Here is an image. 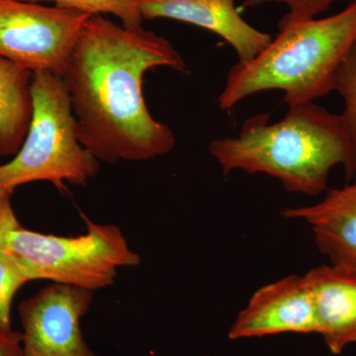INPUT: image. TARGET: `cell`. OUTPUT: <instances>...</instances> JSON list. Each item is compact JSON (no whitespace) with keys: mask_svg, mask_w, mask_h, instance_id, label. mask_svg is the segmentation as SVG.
<instances>
[{"mask_svg":"<svg viewBox=\"0 0 356 356\" xmlns=\"http://www.w3.org/2000/svg\"><path fill=\"white\" fill-rule=\"evenodd\" d=\"M236 0H136L143 19L166 18L198 26L228 42L247 63L270 43L273 37L243 20Z\"/></svg>","mask_w":356,"mask_h":356,"instance_id":"9","label":"cell"},{"mask_svg":"<svg viewBox=\"0 0 356 356\" xmlns=\"http://www.w3.org/2000/svg\"><path fill=\"white\" fill-rule=\"evenodd\" d=\"M334 90L343 98L341 116L356 145V41L337 70Z\"/></svg>","mask_w":356,"mask_h":356,"instance_id":"15","label":"cell"},{"mask_svg":"<svg viewBox=\"0 0 356 356\" xmlns=\"http://www.w3.org/2000/svg\"><path fill=\"white\" fill-rule=\"evenodd\" d=\"M83 218L88 232L79 236L46 235L21 227L9 236L6 252L31 281L51 280L92 292L112 286L118 269L139 266L140 255L129 247L120 228Z\"/></svg>","mask_w":356,"mask_h":356,"instance_id":"5","label":"cell"},{"mask_svg":"<svg viewBox=\"0 0 356 356\" xmlns=\"http://www.w3.org/2000/svg\"><path fill=\"white\" fill-rule=\"evenodd\" d=\"M22 266L9 252H0V334L13 331L11 306L16 293L29 282Z\"/></svg>","mask_w":356,"mask_h":356,"instance_id":"14","label":"cell"},{"mask_svg":"<svg viewBox=\"0 0 356 356\" xmlns=\"http://www.w3.org/2000/svg\"><path fill=\"white\" fill-rule=\"evenodd\" d=\"M0 356H24L21 332L0 334Z\"/></svg>","mask_w":356,"mask_h":356,"instance_id":"18","label":"cell"},{"mask_svg":"<svg viewBox=\"0 0 356 356\" xmlns=\"http://www.w3.org/2000/svg\"><path fill=\"white\" fill-rule=\"evenodd\" d=\"M88 14L23 0H0V57L33 72L62 74Z\"/></svg>","mask_w":356,"mask_h":356,"instance_id":"6","label":"cell"},{"mask_svg":"<svg viewBox=\"0 0 356 356\" xmlns=\"http://www.w3.org/2000/svg\"><path fill=\"white\" fill-rule=\"evenodd\" d=\"M313 296L318 334L334 355L356 343V273L322 266L304 275Z\"/></svg>","mask_w":356,"mask_h":356,"instance_id":"11","label":"cell"},{"mask_svg":"<svg viewBox=\"0 0 356 356\" xmlns=\"http://www.w3.org/2000/svg\"><path fill=\"white\" fill-rule=\"evenodd\" d=\"M93 292L53 283L18 306L24 356H98L81 332Z\"/></svg>","mask_w":356,"mask_h":356,"instance_id":"7","label":"cell"},{"mask_svg":"<svg viewBox=\"0 0 356 356\" xmlns=\"http://www.w3.org/2000/svg\"><path fill=\"white\" fill-rule=\"evenodd\" d=\"M206 356H207V355H206Z\"/></svg>","mask_w":356,"mask_h":356,"instance_id":"19","label":"cell"},{"mask_svg":"<svg viewBox=\"0 0 356 356\" xmlns=\"http://www.w3.org/2000/svg\"><path fill=\"white\" fill-rule=\"evenodd\" d=\"M268 114L250 117L236 138L211 142L210 154L224 175L240 170L277 178L290 192L315 196L327 189L332 168L346 180L356 172V145L341 115L314 102L289 106L277 123Z\"/></svg>","mask_w":356,"mask_h":356,"instance_id":"2","label":"cell"},{"mask_svg":"<svg viewBox=\"0 0 356 356\" xmlns=\"http://www.w3.org/2000/svg\"><path fill=\"white\" fill-rule=\"evenodd\" d=\"M13 194V192L0 191V252H6L9 236L22 227L11 203Z\"/></svg>","mask_w":356,"mask_h":356,"instance_id":"17","label":"cell"},{"mask_svg":"<svg viewBox=\"0 0 356 356\" xmlns=\"http://www.w3.org/2000/svg\"><path fill=\"white\" fill-rule=\"evenodd\" d=\"M159 67L186 70L179 51L163 37L102 15L84 23L60 77L79 139L98 161H149L175 147V134L152 116L143 91L145 74Z\"/></svg>","mask_w":356,"mask_h":356,"instance_id":"1","label":"cell"},{"mask_svg":"<svg viewBox=\"0 0 356 356\" xmlns=\"http://www.w3.org/2000/svg\"><path fill=\"white\" fill-rule=\"evenodd\" d=\"M29 2H53L55 6L74 9L88 14H112L119 18L122 25L128 28L143 26V17L136 6V0H23Z\"/></svg>","mask_w":356,"mask_h":356,"instance_id":"13","label":"cell"},{"mask_svg":"<svg viewBox=\"0 0 356 356\" xmlns=\"http://www.w3.org/2000/svg\"><path fill=\"white\" fill-rule=\"evenodd\" d=\"M286 332L318 334L315 304L304 275L286 276L257 290L228 336L236 341Z\"/></svg>","mask_w":356,"mask_h":356,"instance_id":"8","label":"cell"},{"mask_svg":"<svg viewBox=\"0 0 356 356\" xmlns=\"http://www.w3.org/2000/svg\"><path fill=\"white\" fill-rule=\"evenodd\" d=\"M33 115L24 143L0 165V191L21 185L51 182L84 186L99 172V161L81 145L69 93L62 77L37 72L32 79Z\"/></svg>","mask_w":356,"mask_h":356,"instance_id":"4","label":"cell"},{"mask_svg":"<svg viewBox=\"0 0 356 356\" xmlns=\"http://www.w3.org/2000/svg\"><path fill=\"white\" fill-rule=\"evenodd\" d=\"M281 215L307 222L331 264L356 273V172L346 186L332 189L320 202L288 208Z\"/></svg>","mask_w":356,"mask_h":356,"instance_id":"10","label":"cell"},{"mask_svg":"<svg viewBox=\"0 0 356 356\" xmlns=\"http://www.w3.org/2000/svg\"><path fill=\"white\" fill-rule=\"evenodd\" d=\"M339 1L353 2L355 0H245L243 6L254 8L271 2L286 4L289 13L285 14L278 23V27H281L315 19L316 16L325 13L332 4Z\"/></svg>","mask_w":356,"mask_h":356,"instance_id":"16","label":"cell"},{"mask_svg":"<svg viewBox=\"0 0 356 356\" xmlns=\"http://www.w3.org/2000/svg\"><path fill=\"white\" fill-rule=\"evenodd\" d=\"M277 36L247 63L229 69L218 97L228 110L261 91L284 92L288 106L313 102L334 90L337 70L356 41V0L322 19L278 27Z\"/></svg>","mask_w":356,"mask_h":356,"instance_id":"3","label":"cell"},{"mask_svg":"<svg viewBox=\"0 0 356 356\" xmlns=\"http://www.w3.org/2000/svg\"><path fill=\"white\" fill-rule=\"evenodd\" d=\"M31 72L0 57V156H15L33 115Z\"/></svg>","mask_w":356,"mask_h":356,"instance_id":"12","label":"cell"}]
</instances>
